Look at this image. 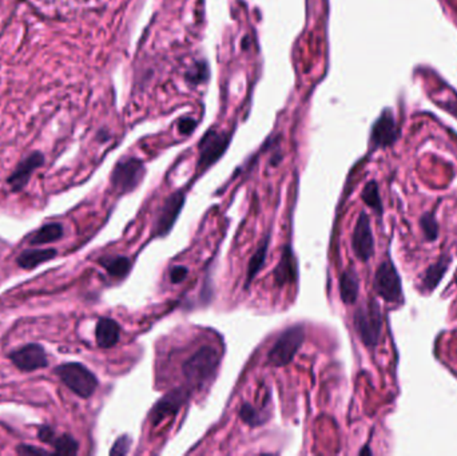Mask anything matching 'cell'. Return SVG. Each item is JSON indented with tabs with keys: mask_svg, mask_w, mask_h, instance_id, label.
I'll return each instance as SVG.
<instances>
[{
	"mask_svg": "<svg viewBox=\"0 0 457 456\" xmlns=\"http://www.w3.org/2000/svg\"><path fill=\"white\" fill-rule=\"evenodd\" d=\"M449 262L451 257L444 255L438 259V261H436L435 264L427 268V270L421 276V283H420V290L423 293H431L435 290L436 286L443 280L445 272L448 270Z\"/></svg>",
	"mask_w": 457,
	"mask_h": 456,
	"instance_id": "16",
	"label": "cell"
},
{
	"mask_svg": "<svg viewBox=\"0 0 457 456\" xmlns=\"http://www.w3.org/2000/svg\"><path fill=\"white\" fill-rule=\"evenodd\" d=\"M55 373L70 391L82 399L91 397L99 386L97 376L81 363L61 364L55 368Z\"/></svg>",
	"mask_w": 457,
	"mask_h": 456,
	"instance_id": "4",
	"label": "cell"
},
{
	"mask_svg": "<svg viewBox=\"0 0 457 456\" xmlns=\"http://www.w3.org/2000/svg\"><path fill=\"white\" fill-rule=\"evenodd\" d=\"M145 174L146 169L141 159L135 157H126L115 165L111 173V186L115 193L125 196L134 192L141 185Z\"/></svg>",
	"mask_w": 457,
	"mask_h": 456,
	"instance_id": "5",
	"label": "cell"
},
{
	"mask_svg": "<svg viewBox=\"0 0 457 456\" xmlns=\"http://www.w3.org/2000/svg\"><path fill=\"white\" fill-rule=\"evenodd\" d=\"M421 230L428 241H435L438 236V224L434 213H424L420 218Z\"/></svg>",
	"mask_w": 457,
	"mask_h": 456,
	"instance_id": "25",
	"label": "cell"
},
{
	"mask_svg": "<svg viewBox=\"0 0 457 456\" xmlns=\"http://www.w3.org/2000/svg\"><path fill=\"white\" fill-rule=\"evenodd\" d=\"M305 343V326H289L283 330L267 353V363L272 367H285L293 361Z\"/></svg>",
	"mask_w": 457,
	"mask_h": 456,
	"instance_id": "3",
	"label": "cell"
},
{
	"mask_svg": "<svg viewBox=\"0 0 457 456\" xmlns=\"http://www.w3.org/2000/svg\"><path fill=\"white\" fill-rule=\"evenodd\" d=\"M190 399V390L187 387H178L165 396H162L149 413L152 426L161 424L165 419L174 416Z\"/></svg>",
	"mask_w": 457,
	"mask_h": 456,
	"instance_id": "8",
	"label": "cell"
},
{
	"mask_svg": "<svg viewBox=\"0 0 457 456\" xmlns=\"http://www.w3.org/2000/svg\"><path fill=\"white\" fill-rule=\"evenodd\" d=\"M398 130L394 122L392 112L385 110L372 128V143L376 148H388L396 142Z\"/></svg>",
	"mask_w": 457,
	"mask_h": 456,
	"instance_id": "12",
	"label": "cell"
},
{
	"mask_svg": "<svg viewBox=\"0 0 457 456\" xmlns=\"http://www.w3.org/2000/svg\"><path fill=\"white\" fill-rule=\"evenodd\" d=\"M99 264L115 279L126 277L131 269V261L125 256H106L99 260Z\"/></svg>",
	"mask_w": 457,
	"mask_h": 456,
	"instance_id": "21",
	"label": "cell"
},
{
	"mask_svg": "<svg viewBox=\"0 0 457 456\" xmlns=\"http://www.w3.org/2000/svg\"><path fill=\"white\" fill-rule=\"evenodd\" d=\"M58 256L57 249H28L17 257V264L22 269H34Z\"/></svg>",
	"mask_w": 457,
	"mask_h": 456,
	"instance_id": "18",
	"label": "cell"
},
{
	"mask_svg": "<svg viewBox=\"0 0 457 456\" xmlns=\"http://www.w3.org/2000/svg\"><path fill=\"white\" fill-rule=\"evenodd\" d=\"M219 355L214 347H201L183 364L182 373L192 387H202L210 381L219 366Z\"/></svg>",
	"mask_w": 457,
	"mask_h": 456,
	"instance_id": "1",
	"label": "cell"
},
{
	"mask_svg": "<svg viewBox=\"0 0 457 456\" xmlns=\"http://www.w3.org/2000/svg\"><path fill=\"white\" fill-rule=\"evenodd\" d=\"M131 437L128 435H123L121 437L116 439V442L114 443L110 455H126L130 450Z\"/></svg>",
	"mask_w": 457,
	"mask_h": 456,
	"instance_id": "26",
	"label": "cell"
},
{
	"mask_svg": "<svg viewBox=\"0 0 457 456\" xmlns=\"http://www.w3.org/2000/svg\"><path fill=\"white\" fill-rule=\"evenodd\" d=\"M338 288H340V297L344 304L353 305L357 301L360 293V280L358 275L353 268H349L343 272V275L340 276Z\"/></svg>",
	"mask_w": 457,
	"mask_h": 456,
	"instance_id": "17",
	"label": "cell"
},
{
	"mask_svg": "<svg viewBox=\"0 0 457 456\" xmlns=\"http://www.w3.org/2000/svg\"><path fill=\"white\" fill-rule=\"evenodd\" d=\"M17 453L21 454V455H50V453L45 451L43 448L28 446V444H21L17 448Z\"/></svg>",
	"mask_w": 457,
	"mask_h": 456,
	"instance_id": "28",
	"label": "cell"
},
{
	"mask_svg": "<svg viewBox=\"0 0 457 456\" xmlns=\"http://www.w3.org/2000/svg\"><path fill=\"white\" fill-rule=\"evenodd\" d=\"M229 146L227 134L217 130H210L203 135L199 142V158H198V169L206 170L212 165H214L218 159L223 155Z\"/></svg>",
	"mask_w": 457,
	"mask_h": 456,
	"instance_id": "9",
	"label": "cell"
},
{
	"mask_svg": "<svg viewBox=\"0 0 457 456\" xmlns=\"http://www.w3.org/2000/svg\"><path fill=\"white\" fill-rule=\"evenodd\" d=\"M44 157L42 152H35L30 154L27 158H24L22 162L18 165L15 172L11 174L7 179V184L10 185L12 192H21L24 186L28 184L32 173L43 165Z\"/></svg>",
	"mask_w": 457,
	"mask_h": 456,
	"instance_id": "13",
	"label": "cell"
},
{
	"mask_svg": "<svg viewBox=\"0 0 457 456\" xmlns=\"http://www.w3.org/2000/svg\"><path fill=\"white\" fill-rule=\"evenodd\" d=\"M373 289L387 303L401 304L404 301L401 279L392 261L385 260L380 264L373 279Z\"/></svg>",
	"mask_w": 457,
	"mask_h": 456,
	"instance_id": "6",
	"label": "cell"
},
{
	"mask_svg": "<svg viewBox=\"0 0 457 456\" xmlns=\"http://www.w3.org/2000/svg\"><path fill=\"white\" fill-rule=\"evenodd\" d=\"M63 237V226L58 222L45 224L41 229H38L34 235L28 237L30 245H44Z\"/></svg>",
	"mask_w": 457,
	"mask_h": 456,
	"instance_id": "20",
	"label": "cell"
},
{
	"mask_svg": "<svg viewBox=\"0 0 457 456\" xmlns=\"http://www.w3.org/2000/svg\"><path fill=\"white\" fill-rule=\"evenodd\" d=\"M121 337V326L119 324L110 319V317H101L95 326V339L98 347L109 349L118 344Z\"/></svg>",
	"mask_w": 457,
	"mask_h": 456,
	"instance_id": "15",
	"label": "cell"
},
{
	"mask_svg": "<svg viewBox=\"0 0 457 456\" xmlns=\"http://www.w3.org/2000/svg\"><path fill=\"white\" fill-rule=\"evenodd\" d=\"M52 447L57 455H77L79 450L78 442L68 434L55 437L52 442Z\"/></svg>",
	"mask_w": 457,
	"mask_h": 456,
	"instance_id": "23",
	"label": "cell"
},
{
	"mask_svg": "<svg viewBox=\"0 0 457 456\" xmlns=\"http://www.w3.org/2000/svg\"><path fill=\"white\" fill-rule=\"evenodd\" d=\"M12 364L23 372H32L48 367V359L44 348L39 344H27L10 353Z\"/></svg>",
	"mask_w": 457,
	"mask_h": 456,
	"instance_id": "11",
	"label": "cell"
},
{
	"mask_svg": "<svg viewBox=\"0 0 457 456\" xmlns=\"http://www.w3.org/2000/svg\"><path fill=\"white\" fill-rule=\"evenodd\" d=\"M361 198L363 201L369 206L370 209H373L377 216L381 217L383 215V202H381V197H380V192H378V185L376 181H369L365 188L363 189L361 193Z\"/></svg>",
	"mask_w": 457,
	"mask_h": 456,
	"instance_id": "22",
	"label": "cell"
},
{
	"mask_svg": "<svg viewBox=\"0 0 457 456\" xmlns=\"http://www.w3.org/2000/svg\"><path fill=\"white\" fill-rule=\"evenodd\" d=\"M38 437L41 442L47 443V444H52L54 439H55V431L52 430V427L50 426H43L39 428L38 431Z\"/></svg>",
	"mask_w": 457,
	"mask_h": 456,
	"instance_id": "29",
	"label": "cell"
},
{
	"mask_svg": "<svg viewBox=\"0 0 457 456\" xmlns=\"http://www.w3.org/2000/svg\"><path fill=\"white\" fill-rule=\"evenodd\" d=\"M352 249L356 257L363 262L369 261L374 255V237L367 212H361L357 218L352 235Z\"/></svg>",
	"mask_w": 457,
	"mask_h": 456,
	"instance_id": "10",
	"label": "cell"
},
{
	"mask_svg": "<svg viewBox=\"0 0 457 456\" xmlns=\"http://www.w3.org/2000/svg\"><path fill=\"white\" fill-rule=\"evenodd\" d=\"M262 415L263 413L261 411H258L257 408H254L249 403H243L241 406L240 419L243 423H246L250 427H258V426H262L266 422L267 417H263Z\"/></svg>",
	"mask_w": 457,
	"mask_h": 456,
	"instance_id": "24",
	"label": "cell"
},
{
	"mask_svg": "<svg viewBox=\"0 0 457 456\" xmlns=\"http://www.w3.org/2000/svg\"><path fill=\"white\" fill-rule=\"evenodd\" d=\"M269 239H270V235H267L263 239V241L260 244V246L257 248V250L254 252V255L249 260L245 289H247L250 286V284L253 283V280L256 279V276L258 275V272L261 270L263 265H265L266 256H267V249H269Z\"/></svg>",
	"mask_w": 457,
	"mask_h": 456,
	"instance_id": "19",
	"label": "cell"
},
{
	"mask_svg": "<svg viewBox=\"0 0 457 456\" xmlns=\"http://www.w3.org/2000/svg\"><path fill=\"white\" fill-rule=\"evenodd\" d=\"M185 195L183 192H174L167 197L163 205L159 208L152 228L154 237H165L167 236L179 217L183 205H185Z\"/></svg>",
	"mask_w": 457,
	"mask_h": 456,
	"instance_id": "7",
	"label": "cell"
},
{
	"mask_svg": "<svg viewBox=\"0 0 457 456\" xmlns=\"http://www.w3.org/2000/svg\"><path fill=\"white\" fill-rule=\"evenodd\" d=\"M187 273H189V269L183 265H178L172 269L170 272V280L173 284H181L186 277H187Z\"/></svg>",
	"mask_w": 457,
	"mask_h": 456,
	"instance_id": "27",
	"label": "cell"
},
{
	"mask_svg": "<svg viewBox=\"0 0 457 456\" xmlns=\"http://www.w3.org/2000/svg\"><path fill=\"white\" fill-rule=\"evenodd\" d=\"M353 324L356 333L365 347L373 349L378 346L383 333V313L374 299H369L356 309Z\"/></svg>",
	"mask_w": 457,
	"mask_h": 456,
	"instance_id": "2",
	"label": "cell"
},
{
	"mask_svg": "<svg viewBox=\"0 0 457 456\" xmlns=\"http://www.w3.org/2000/svg\"><path fill=\"white\" fill-rule=\"evenodd\" d=\"M297 277H298L297 261L293 255L292 248L287 245L283 248L281 259L273 270L274 284L278 286H283L286 284H294L297 281Z\"/></svg>",
	"mask_w": 457,
	"mask_h": 456,
	"instance_id": "14",
	"label": "cell"
},
{
	"mask_svg": "<svg viewBox=\"0 0 457 456\" xmlns=\"http://www.w3.org/2000/svg\"><path fill=\"white\" fill-rule=\"evenodd\" d=\"M196 126V122L194 121V119L185 118V119H182V121L179 122V125H178V129H179V131H181L182 134H186V135H189V134H192V132L194 131Z\"/></svg>",
	"mask_w": 457,
	"mask_h": 456,
	"instance_id": "30",
	"label": "cell"
}]
</instances>
